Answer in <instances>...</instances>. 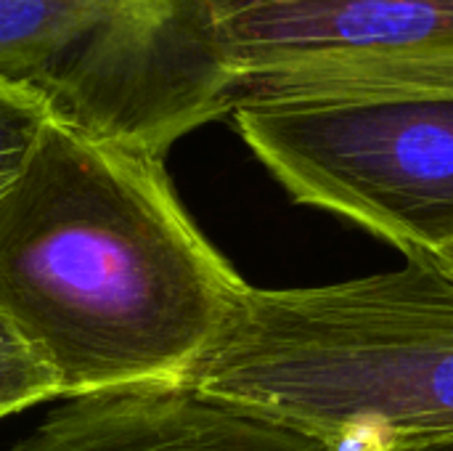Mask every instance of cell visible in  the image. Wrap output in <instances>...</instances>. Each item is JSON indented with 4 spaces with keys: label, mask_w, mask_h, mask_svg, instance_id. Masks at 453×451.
<instances>
[{
    "label": "cell",
    "mask_w": 453,
    "mask_h": 451,
    "mask_svg": "<svg viewBox=\"0 0 453 451\" xmlns=\"http://www.w3.org/2000/svg\"><path fill=\"white\" fill-rule=\"evenodd\" d=\"M250 152L300 205L342 215L406 258L453 250V96L239 101Z\"/></svg>",
    "instance_id": "cell-4"
},
{
    "label": "cell",
    "mask_w": 453,
    "mask_h": 451,
    "mask_svg": "<svg viewBox=\"0 0 453 451\" xmlns=\"http://www.w3.org/2000/svg\"><path fill=\"white\" fill-rule=\"evenodd\" d=\"M433 260H438L441 266H446V268H451V271H453V250H449V253H443L441 258H433Z\"/></svg>",
    "instance_id": "cell-10"
},
{
    "label": "cell",
    "mask_w": 453,
    "mask_h": 451,
    "mask_svg": "<svg viewBox=\"0 0 453 451\" xmlns=\"http://www.w3.org/2000/svg\"><path fill=\"white\" fill-rule=\"evenodd\" d=\"M220 27L231 109L268 98L453 96V0H226Z\"/></svg>",
    "instance_id": "cell-5"
},
{
    "label": "cell",
    "mask_w": 453,
    "mask_h": 451,
    "mask_svg": "<svg viewBox=\"0 0 453 451\" xmlns=\"http://www.w3.org/2000/svg\"><path fill=\"white\" fill-rule=\"evenodd\" d=\"M390 451H453V433L451 436H438V439H425L414 444H403Z\"/></svg>",
    "instance_id": "cell-9"
},
{
    "label": "cell",
    "mask_w": 453,
    "mask_h": 451,
    "mask_svg": "<svg viewBox=\"0 0 453 451\" xmlns=\"http://www.w3.org/2000/svg\"><path fill=\"white\" fill-rule=\"evenodd\" d=\"M244 290L162 157L50 117L0 197V306L61 396L183 385Z\"/></svg>",
    "instance_id": "cell-1"
},
{
    "label": "cell",
    "mask_w": 453,
    "mask_h": 451,
    "mask_svg": "<svg viewBox=\"0 0 453 451\" xmlns=\"http://www.w3.org/2000/svg\"><path fill=\"white\" fill-rule=\"evenodd\" d=\"M183 385L340 451L451 436L453 271L409 258L334 284H247Z\"/></svg>",
    "instance_id": "cell-2"
},
{
    "label": "cell",
    "mask_w": 453,
    "mask_h": 451,
    "mask_svg": "<svg viewBox=\"0 0 453 451\" xmlns=\"http://www.w3.org/2000/svg\"><path fill=\"white\" fill-rule=\"evenodd\" d=\"M61 396V385L37 348L0 306V420Z\"/></svg>",
    "instance_id": "cell-7"
},
{
    "label": "cell",
    "mask_w": 453,
    "mask_h": 451,
    "mask_svg": "<svg viewBox=\"0 0 453 451\" xmlns=\"http://www.w3.org/2000/svg\"><path fill=\"white\" fill-rule=\"evenodd\" d=\"M50 109L24 85L0 77V197L32 159Z\"/></svg>",
    "instance_id": "cell-8"
},
{
    "label": "cell",
    "mask_w": 453,
    "mask_h": 451,
    "mask_svg": "<svg viewBox=\"0 0 453 451\" xmlns=\"http://www.w3.org/2000/svg\"><path fill=\"white\" fill-rule=\"evenodd\" d=\"M226 0H0V77L50 117L162 157L228 117Z\"/></svg>",
    "instance_id": "cell-3"
},
{
    "label": "cell",
    "mask_w": 453,
    "mask_h": 451,
    "mask_svg": "<svg viewBox=\"0 0 453 451\" xmlns=\"http://www.w3.org/2000/svg\"><path fill=\"white\" fill-rule=\"evenodd\" d=\"M11 451H340L319 436L188 385L74 399Z\"/></svg>",
    "instance_id": "cell-6"
}]
</instances>
